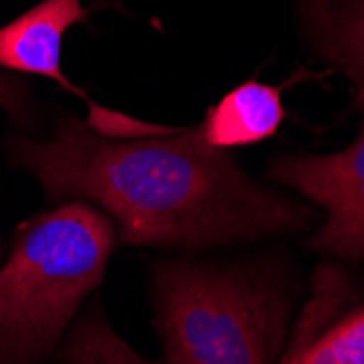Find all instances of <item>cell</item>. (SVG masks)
<instances>
[{
  "label": "cell",
  "instance_id": "6da1fadb",
  "mask_svg": "<svg viewBox=\"0 0 364 364\" xmlns=\"http://www.w3.org/2000/svg\"><path fill=\"white\" fill-rule=\"evenodd\" d=\"M11 153L53 201L103 208L124 245L203 249L310 223L308 208L255 183L198 127L112 138L63 118L50 142L20 138Z\"/></svg>",
  "mask_w": 364,
  "mask_h": 364
},
{
  "label": "cell",
  "instance_id": "7a4b0ae2",
  "mask_svg": "<svg viewBox=\"0 0 364 364\" xmlns=\"http://www.w3.org/2000/svg\"><path fill=\"white\" fill-rule=\"evenodd\" d=\"M116 225L70 201L22 223L0 269V364H38L103 282Z\"/></svg>",
  "mask_w": 364,
  "mask_h": 364
},
{
  "label": "cell",
  "instance_id": "3957f363",
  "mask_svg": "<svg viewBox=\"0 0 364 364\" xmlns=\"http://www.w3.org/2000/svg\"><path fill=\"white\" fill-rule=\"evenodd\" d=\"M153 292L168 364H275L290 306L273 273L159 262Z\"/></svg>",
  "mask_w": 364,
  "mask_h": 364
},
{
  "label": "cell",
  "instance_id": "277c9868",
  "mask_svg": "<svg viewBox=\"0 0 364 364\" xmlns=\"http://www.w3.org/2000/svg\"><path fill=\"white\" fill-rule=\"evenodd\" d=\"M271 177L325 210V223L310 240L314 251L364 262V118L347 149L282 157L273 161Z\"/></svg>",
  "mask_w": 364,
  "mask_h": 364
},
{
  "label": "cell",
  "instance_id": "5b68a950",
  "mask_svg": "<svg viewBox=\"0 0 364 364\" xmlns=\"http://www.w3.org/2000/svg\"><path fill=\"white\" fill-rule=\"evenodd\" d=\"M279 364H364V294L336 264L312 275V296Z\"/></svg>",
  "mask_w": 364,
  "mask_h": 364
},
{
  "label": "cell",
  "instance_id": "8992f818",
  "mask_svg": "<svg viewBox=\"0 0 364 364\" xmlns=\"http://www.w3.org/2000/svg\"><path fill=\"white\" fill-rule=\"evenodd\" d=\"M87 20L81 0H44L16 20L0 26V68L38 75L83 98L61 73V44L65 31Z\"/></svg>",
  "mask_w": 364,
  "mask_h": 364
},
{
  "label": "cell",
  "instance_id": "52a82bcc",
  "mask_svg": "<svg viewBox=\"0 0 364 364\" xmlns=\"http://www.w3.org/2000/svg\"><path fill=\"white\" fill-rule=\"evenodd\" d=\"M282 85L247 81L227 92L198 124L205 142L218 151L251 146L277 134L286 118Z\"/></svg>",
  "mask_w": 364,
  "mask_h": 364
},
{
  "label": "cell",
  "instance_id": "ba28073f",
  "mask_svg": "<svg viewBox=\"0 0 364 364\" xmlns=\"http://www.w3.org/2000/svg\"><path fill=\"white\" fill-rule=\"evenodd\" d=\"M63 364H155L131 349L101 312L87 314L68 336L61 351Z\"/></svg>",
  "mask_w": 364,
  "mask_h": 364
},
{
  "label": "cell",
  "instance_id": "9c48e42d",
  "mask_svg": "<svg viewBox=\"0 0 364 364\" xmlns=\"http://www.w3.org/2000/svg\"><path fill=\"white\" fill-rule=\"evenodd\" d=\"M329 48L353 79L358 101L364 103V0H351L341 14L329 38Z\"/></svg>",
  "mask_w": 364,
  "mask_h": 364
},
{
  "label": "cell",
  "instance_id": "30bf717a",
  "mask_svg": "<svg viewBox=\"0 0 364 364\" xmlns=\"http://www.w3.org/2000/svg\"><path fill=\"white\" fill-rule=\"evenodd\" d=\"M26 105H28V96L24 83L16 81L0 68V107L14 118H24Z\"/></svg>",
  "mask_w": 364,
  "mask_h": 364
}]
</instances>
